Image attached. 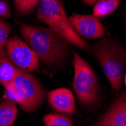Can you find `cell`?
I'll return each instance as SVG.
<instances>
[{
  "instance_id": "obj_19",
  "label": "cell",
  "mask_w": 126,
  "mask_h": 126,
  "mask_svg": "<svg viewBox=\"0 0 126 126\" xmlns=\"http://www.w3.org/2000/svg\"><path fill=\"white\" fill-rule=\"evenodd\" d=\"M124 81H125V85H126V73H125V75L124 76Z\"/></svg>"
},
{
  "instance_id": "obj_20",
  "label": "cell",
  "mask_w": 126,
  "mask_h": 126,
  "mask_svg": "<svg viewBox=\"0 0 126 126\" xmlns=\"http://www.w3.org/2000/svg\"><path fill=\"white\" fill-rule=\"evenodd\" d=\"M39 1H45V2H47V1H51V0H39Z\"/></svg>"
},
{
  "instance_id": "obj_18",
  "label": "cell",
  "mask_w": 126,
  "mask_h": 126,
  "mask_svg": "<svg viewBox=\"0 0 126 126\" xmlns=\"http://www.w3.org/2000/svg\"><path fill=\"white\" fill-rule=\"evenodd\" d=\"M98 1V0H82V2L88 5H94Z\"/></svg>"
},
{
  "instance_id": "obj_2",
  "label": "cell",
  "mask_w": 126,
  "mask_h": 126,
  "mask_svg": "<svg viewBox=\"0 0 126 126\" xmlns=\"http://www.w3.org/2000/svg\"><path fill=\"white\" fill-rule=\"evenodd\" d=\"M98 60L112 90L118 91L123 82L126 67V48L116 39L104 38L91 48Z\"/></svg>"
},
{
  "instance_id": "obj_8",
  "label": "cell",
  "mask_w": 126,
  "mask_h": 126,
  "mask_svg": "<svg viewBox=\"0 0 126 126\" xmlns=\"http://www.w3.org/2000/svg\"><path fill=\"white\" fill-rule=\"evenodd\" d=\"M93 126H126V91L116 99Z\"/></svg>"
},
{
  "instance_id": "obj_5",
  "label": "cell",
  "mask_w": 126,
  "mask_h": 126,
  "mask_svg": "<svg viewBox=\"0 0 126 126\" xmlns=\"http://www.w3.org/2000/svg\"><path fill=\"white\" fill-rule=\"evenodd\" d=\"M12 84L18 97V104L23 110L32 112L42 104L45 98V89L30 73L17 69Z\"/></svg>"
},
{
  "instance_id": "obj_1",
  "label": "cell",
  "mask_w": 126,
  "mask_h": 126,
  "mask_svg": "<svg viewBox=\"0 0 126 126\" xmlns=\"http://www.w3.org/2000/svg\"><path fill=\"white\" fill-rule=\"evenodd\" d=\"M20 31L26 42L45 65L61 66L69 59L70 52L69 42L51 29L22 23Z\"/></svg>"
},
{
  "instance_id": "obj_11",
  "label": "cell",
  "mask_w": 126,
  "mask_h": 126,
  "mask_svg": "<svg viewBox=\"0 0 126 126\" xmlns=\"http://www.w3.org/2000/svg\"><path fill=\"white\" fill-rule=\"evenodd\" d=\"M17 116L15 104L8 100L0 103V126H13Z\"/></svg>"
},
{
  "instance_id": "obj_17",
  "label": "cell",
  "mask_w": 126,
  "mask_h": 126,
  "mask_svg": "<svg viewBox=\"0 0 126 126\" xmlns=\"http://www.w3.org/2000/svg\"><path fill=\"white\" fill-rule=\"evenodd\" d=\"M11 15L9 2L7 0H0V18H8Z\"/></svg>"
},
{
  "instance_id": "obj_3",
  "label": "cell",
  "mask_w": 126,
  "mask_h": 126,
  "mask_svg": "<svg viewBox=\"0 0 126 126\" xmlns=\"http://www.w3.org/2000/svg\"><path fill=\"white\" fill-rule=\"evenodd\" d=\"M36 17L63 37L68 42L85 51L90 50L86 41L73 30L61 0L39 1L36 8Z\"/></svg>"
},
{
  "instance_id": "obj_15",
  "label": "cell",
  "mask_w": 126,
  "mask_h": 126,
  "mask_svg": "<svg viewBox=\"0 0 126 126\" xmlns=\"http://www.w3.org/2000/svg\"><path fill=\"white\" fill-rule=\"evenodd\" d=\"M11 30V26L8 23L0 18V49H5Z\"/></svg>"
},
{
  "instance_id": "obj_10",
  "label": "cell",
  "mask_w": 126,
  "mask_h": 126,
  "mask_svg": "<svg viewBox=\"0 0 126 126\" xmlns=\"http://www.w3.org/2000/svg\"><path fill=\"white\" fill-rule=\"evenodd\" d=\"M17 68L8 57L5 49H0V84L3 86L12 82Z\"/></svg>"
},
{
  "instance_id": "obj_7",
  "label": "cell",
  "mask_w": 126,
  "mask_h": 126,
  "mask_svg": "<svg viewBox=\"0 0 126 126\" xmlns=\"http://www.w3.org/2000/svg\"><path fill=\"white\" fill-rule=\"evenodd\" d=\"M75 32L79 36L85 39H100L104 37L106 29L94 15H75L69 17Z\"/></svg>"
},
{
  "instance_id": "obj_16",
  "label": "cell",
  "mask_w": 126,
  "mask_h": 126,
  "mask_svg": "<svg viewBox=\"0 0 126 126\" xmlns=\"http://www.w3.org/2000/svg\"><path fill=\"white\" fill-rule=\"evenodd\" d=\"M4 98L5 100H8L11 103L13 104H18V97L16 93L15 88L12 84V82H11L8 84L7 85L4 86Z\"/></svg>"
},
{
  "instance_id": "obj_6",
  "label": "cell",
  "mask_w": 126,
  "mask_h": 126,
  "mask_svg": "<svg viewBox=\"0 0 126 126\" xmlns=\"http://www.w3.org/2000/svg\"><path fill=\"white\" fill-rule=\"evenodd\" d=\"M5 51L11 61L18 70L27 73L39 70V57L21 38L17 36L10 38L6 43Z\"/></svg>"
},
{
  "instance_id": "obj_12",
  "label": "cell",
  "mask_w": 126,
  "mask_h": 126,
  "mask_svg": "<svg viewBox=\"0 0 126 126\" xmlns=\"http://www.w3.org/2000/svg\"><path fill=\"white\" fill-rule=\"evenodd\" d=\"M122 0H98L94 4L93 15L96 17H104L113 13L119 6Z\"/></svg>"
},
{
  "instance_id": "obj_14",
  "label": "cell",
  "mask_w": 126,
  "mask_h": 126,
  "mask_svg": "<svg viewBox=\"0 0 126 126\" xmlns=\"http://www.w3.org/2000/svg\"><path fill=\"white\" fill-rule=\"evenodd\" d=\"M39 0H14L17 12L21 15H27L35 9Z\"/></svg>"
},
{
  "instance_id": "obj_21",
  "label": "cell",
  "mask_w": 126,
  "mask_h": 126,
  "mask_svg": "<svg viewBox=\"0 0 126 126\" xmlns=\"http://www.w3.org/2000/svg\"><path fill=\"white\" fill-rule=\"evenodd\" d=\"M125 30H126V19H125Z\"/></svg>"
},
{
  "instance_id": "obj_9",
  "label": "cell",
  "mask_w": 126,
  "mask_h": 126,
  "mask_svg": "<svg viewBox=\"0 0 126 126\" xmlns=\"http://www.w3.org/2000/svg\"><path fill=\"white\" fill-rule=\"evenodd\" d=\"M48 104L57 112L73 115L76 112L74 96L70 90L65 88H57L51 91L48 94Z\"/></svg>"
},
{
  "instance_id": "obj_4",
  "label": "cell",
  "mask_w": 126,
  "mask_h": 126,
  "mask_svg": "<svg viewBox=\"0 0 126 126\" xmlns=\"http://www.w3.org/2000/svg\"><path fill=\"white\" fill-rule=\"evenodd\" d=\"M74 79L73 87L83 107H91L96 104L100 96L99 82L95 72L81 56L74 53Z\"/></svg>"
},
{
  "instance_id": "obj_13",
  "label": "cell",
  "mask_w": 126,
  "mask_h": 126,
  "mask_svg": "<svg viewBox=\"0 0 126 126\" xmlns=\"http://www.w3.org/2000/svg\"><path fill=\"white\" fill-rule=\"evenodd\" d=\"M45 126H74L73 121L67 116L58 113H50L43 118Z\"/></svg>"
}]
</instances>
